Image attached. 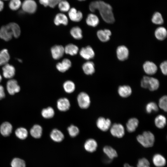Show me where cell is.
Segmentation results:
<instances>
[{"instance_id":"1","label":"cell","mask_w":167,"mask_h":167,"mask_svg":"<svg viewBox=\"0 0 167 167\" xmlns=\"http://www.w3.org/2000/svg\"><path fill=\"white\" fill-rule=\"evenodd\" d=\"M89 9L92 12L98 10L102 18L106 23L112 24L114 22L115 19L112 8L109 4L102 1H96L91 2Z\"/></svg>"},{"instance_id":"2","label":"cell","mask_w":167,"mask_h":167,"mask_svg":"<svg viewBox=\"0 0 167 167\" xmlns=\"http://www.w3.org/2000/svg\"><path fill=\"white\" fill-rule=\"evenodd\" d=\"M138 141L143 147L149 148L152 146L155 142V137L151 132H144L137 137Z\"/></svg>"},{"instance_id":"3","label":"cell","mask_w":167,"mask_h":167,"mask_svg":"<svg viewBox=\"0 0 167 167\" xmlns=\"http://www.w3.org/2000/svg\"><path fill=\"white\" fill-rule=\"evenodd\" d=\"M77 100L79 105L81 108H88L90 105V97L86 92H80L78 96Z\"/></svg>"},{"instance_id":"4","label":"cell","mask_w":167,"mask_h":167,"mask_svg":"<svg viewBox=\"0 0 167 167\" xmlns=\"http://www.w3.org/2000/svg\"><path fill=\"white\" fill-rule=\"evenodd\" d=\"M24 11L29 14L35 13L37 9V4L34 0H25L22 3Z\"/></svg>"},{"instance_id":"5","label":"cell","mask_w":167,"mask_h":167,"mask_svg":"<svg viewBox=\"0 0 167 167\" xmlns=\"http://www.w3.org/2000/svg\"><path fill=\"white\" fill-rule=\"evenodd\" d=\"M110 131L113 136L118 138L122 137L125 134L123 126L119 123H114L113 124L110 128Z\"/></svg>"},{"instance_id":"6","label":"cell","mask_w":167,"mask_h":167,"mask_svg":"<svg viewBox=\"0 0 167 167\" xmlns=\"http://www.w3.org/2000/svg\"><path fill=\"white\" fill-rule=\"evenodd\" d=\"M6 88L8 92L11 95L18 92L20 89L17 82L14 79H11L8 81L6 84Z\"/></svg>"},{"instance_id":"7","label":"cell","mask_w":167,"mask_h":167,"mask_svg":"<svg viewBox=\"0 0 167 167\" xmlns=\"http://www.w3.org/2000/svg\"><path fill=\"white\" fill-rule=\"evenodd\" d=\"M96 124L98 128L103 131H105L110 128L111 122L109 119H105L104 117H101L98 119Z\"/></svg>"},{"instance_id":"8","label":"cell","mask_w":167,"mask_h":167,"mask_svg":"<svg viewBox=\"0 0 167 167\" xmlns=\"http://www.w3.org/2000/svg\"><path fill=\"white\" fill-rule=\"evenodd\" d=\"M79 53L82 57L87 60L92 58L95 56V53L93 50L89 46L82 48Z\"/></svg>"},{"instance_id":"9","label":"cell","mask_w":167,"mask_h":167,"mask_svg":"<svg viewBox=\"0 0 167 167\" xmlns=\"http://www.w3.org/2000/svg\"><path fill=\"white\" fill-rule=\"evenodd\" d=\"M52 55L55 59H58L63 56L64 53V48L61 45H55L51 49Z\"/></svg>"},{"instance_id":"10","label":"cell","mask_w":167,"mask_h":167,"mask_svg":"<svg viewBox=\"0 0 167 167\" xmlns=\"http://www.w3.org/2000/svg\"><path fill=\"white\" fill-rule=\"evenodd\" d=\"M129 54V50L125 46H119L117 49V56L120 61H123L126 59L128 58Z\"/></svg>"},{"instance_id":"11","label":"cell","mask_w":167,"mask_h":167,"mask_svg":"<svg viewBox=\"0 0 167 167\" xmlns=\"http://www.w3.org/2000/svg\"><path fill=\"white\" fill-rule=\"evenodd\" d=\"M143 68L144 72L148 75L155 74L157 70L156 65L153 62L147 61L143 64Z\"/></svg>"},{"instance_id":"12","label":"cell","mask_w":167,"mask_h":167,"mask_svg":"<svg viewBox=\"0 0 167 167\" xmlns=\"http://www.w3.org/2000/svg\"><path fill=\"white\" fill-rule=\"evenodd\" d=\"M3 75L4 77L7 79L12 78L15 73V67L12 65L6 63L4 65L2 68Z\"/></svg>"},{"instance_id":"13","label":"cell","mask_w":167,"mask_h":167,"mask_svg":"<svg viewBox=\"0 0 167 167\" xmlns=\"http://www.w3.org/2000/svg\"><path fill=\"white\" fill-rule=\"evenodd\" d=\"M68 11L69 18L72 21L78 22L82 19L83 15L81 11H77L74 8L70 9Z\"/></svg>"},{"instance_id":"14","label":"cell","mask_w":167,"mask_h":167,"mask_svg":"<svg viewBox=\"0 0 167 167\" xmlns=\"http://www.w3.org/2000/svg\"><path fill=\"white\" fill-rule=\"evenodd\" d=\"M13 35L7 25L3 26L0 29V38L6 41H8L12 38Z\"/></svg>"},{"instance_id":"15","label":"cell","mask_w":167,"mask_h":167,"mask_svg":"<svg viewBox=\"0 0 167 167\" xmlns=\"http://www.w3.org/2000/svg\"><path fill=\"white\" fill-rule=\"evenodd\" d=\"M70 107V101L66 98H60L57 101V107L60 111H66L69 109Z\"/></svg>"},{"instance_id":"16","label":"cell","mask_w":167,"mask_h":167,"mask_svg":"<svg viewBox=\"0 0 167 167\" xmlns=\"http://www.w3.org/2000/svg\"><path fill=\"white\" fill-rule=\"evenodd\" d=\"M71 65V61L67 58H65L62 62H58L56 65V67L59 71L64 72L68 70Z\"/></svg>"},{"instance_id":"17","label":"cell","mask_w":167,"mask_h":167,"mask_svg":"<svg viewBox=\"0 0 167 167\" xmlns=\"http://www.w3.org/2000/svg\"><path fill=\"white\" fill-rule=\"evenodd\" d=\"M112 34L111 31L108 29L100 30L97 31V35L99 39L102 42H106L110 39Z\"/></svg>"},{"instance_id":"18","label":"cell","mask_w":167,"mask_h":167,"mask_svg":"<svg viewBox=\"0 0 167 167\" xmlns=\"http://www.w3.org/2000/svg\"><path fill=\"white\" fill-rule=\"evenodd\" d=\"M97 144L96 141L90 139L86 141L84 144L85 149L88 152H91L95 151L97 148Z\"/></svg>"},{"instance_id":"19","label":"cell","mask_w":167,"mask_h":167,"mask_svg":"<svg viewBox=\"0 0 167 167\" xmlns=\"http://www.w3.org/2000/svg\"><path fill=\"white\" fill-rule=\"evenodd\" d=\"M12 129V125L8 122H3L0 127V133L4 136H9L11 133Z\"/></svg>"},{"instance_id":"20","label":"cell","mask_w":167,"mask_h":167,"mask_svg":"<svg viewBox=\"0 0 167 167\" xmlns=\"http://www.w3.org/2000/svg\"><path fill=\"white\" fill-rule=\"evenodd\" d=\"M152 162L154 165L157 167H163L166 163L165 157L160 154L155 155L152 158Z\"/></svg>"},{"instance_id":"21","label":"cell","mask_w":167,"mask_h":167,"mask_svg":"<svg viewBox=\"0 0 167 167\" xmlns=\"http://www.w3.org/2000/svg\"><path fill=\"white\" fill-rule=\"evenodd\" d=\"M50 135L53 140L57 142H61L64 138V135L62 133L56 129H54L51 131Z\"/></svg>"},{"instance_id":"22","label":"cell","mask_w":167,"mask_h":167,"mask_svg":"<svg viewBox=\"0 0 167 167\" xmlns=\"http://www.w3.org/2000/svg\"><path fill=\"white\" fill-rule=\"evenodd\" d=\"M54 22L56 25H59L62 24L66 25L68 23V19L67 17L65 14L59 13L58 14L55 16Z\"/></svg>"},{"instance_id":"23","label":"cell","mask_w":167,"mask_h":167,"mask_svg":"<svg viewBox=\"0 0 167 167\" xmlns=\"http://www.w3.org/2000/svg\"><path fill=\"white\" fill-rule=\"evenodd\" d=\"M139 123V121L136 118H132L130 119L126 124L127 131L129 132H134L137 127Z\"/></svg>"},{"instance_id":"24","label":"cell","mask_w":167,"mask_h":167,"mask_svg":"<svg viewBox=\"0 0 167 167\" xmlns=\"http://www.w3.org/2000/svg\"><path fill=\"white\" fill-rule=\"evenodd\" d=\"M119 95L122 97H127L129 96L132 93V90L128 85L120 86L118 89Z\"/></svg>"},{"instance_id":"25","label":"cell","mask_w":167,"mask_h":167,"mask_svg":"<svg viewBox=\"0 0 167 167\" xmlns=\"http://www.w3.org/2000/svg\"><path fill=\"white\" fill-rule=\"evenodd\" d=\"M82 69L86 74L92 75L95 71L94 64L91 61H87L83 64Z\"/></svg>"},{"instance_id":"26","label":"cell","mask_w":167,"mask_h":167,"mask_svg":"<svg viewBox=\"0 0 167 167\" xmlns=\"http://www.w3.org/2000/svg\"><path fill=\"white\" fill-rule=\"evenodd\" d=\"M155 35L157 39L160 41L164 40L167 36V32L165 28L160 27L157 28L155 32Z\"/></svg>"},{"instance_id":"27","label":"cell","mask_w":167,"mask_h":167,"mask_svg":"<svg viewBox=\"0 0 167 167\" xmlns=\"http://www.w3.org/2000/svg\"><path fill=\"white\" fill-rule=\"evenodd\" d=\"M99 20L98 17L95 14H90L86 19V23L89 26L93 27L96 26L99 23Z\"/></svg>"},{"instance_id":"28","label":"cell","mask_w":167,"mask_h":167,"mask_svg":"<svg viewBox=\"0 0 167 167\" xmlns=\"http://www.w3.org/2000/svg\"><path fill=\"white\" fill-rule=\"evenodd\" d=\"M10 30L13 36L18 38L20 36L21 30L19 25L15 23H11L7 25Z\"/></svg>"},{"instance_id":"29","label":"cell","mask_w":167,"mask_h":167,"mask_svg":"<svg viewBox=\"0 0 167 167\" xmlns=\"http://www.w3.org/2000/svg\"><path fill=\"white\" fill-rule=\"evenodd\" d=\"M104 153L110 160H112L118 156L116 151L112 147L106 146L103 149Z\"/></svg>"},{"instance_id":"30","label":"cell","mask_w":167,"mask_h":167,"mask_svg":"<svg viewBox=\"0 0 167 167\" xmlns=\"http://www.w3.org/2000/svg\"><path fill=\"white\" fill-rule=\"evenodd\" d=\"M42 132V128L40 125H34L30 131V133L32 136L36 139L41 137Z\"/></svg>"},{"instance_id":"31","label":"cell","mask_w":167,"mask_h":167,"mask_svg":"<svg viewBox=\"0 0 167 167\" xmlns=\"http://www.w3.org/2000/svg\"><path fill=\"white\" fill-rule=\"evenodd\" d=\"M65 53L71 56L76 54L79 51L78 47L76 45L70 44L67 45L64 48Z\"/></svg>"},{"instance_id":"32","label":"cell","mask_w":167,"mask_h":167,"mask_svg":"<svg viewBox=\"0 0 167 167\" xmlns=\"http://www.w3.org/2000/svg\"><path fill=\"white\" fill-rule=\"evenodd\" d=\"M10 59V56L8 50L3 49L0 52V66L7 63Z\"/></svg>"},{"instance_id":"33","label":"cell","mask_w":167,"mask_h":167,"mask_svg":"<svg viewBox=\"0 0 167 167\" xmlns=\"http://www.w3.org/2000/svg\"><path fill=\"white\" fill-rule=\"evenodd\" d=\"M166 120L165 117L163 115H159L155 118V123L158 128L161 129L164 128L166 124Z\"/></svg>"},{"instance_id":"34","label":"cell","mask_w":167,"mask_h":167,"mask_svg":"<svg viewBox=\"0 0 167 167\" xmlns=\"http://www.w3.org/2000/svg\"><path fill=\"white\" fill-rule=\"evenodd\" d=\"M70 33L72 36L76 39H80L83 37L82 30L78 26L72 28L70 30Z\"/></svg>"},{"instance_id":"35","label":"cell","mask_w":167,"mask_h":167,"mask_svg":"<svg viewBox=\"0 0 167 167\" xmlns=\"http://www.w3.org/2000/svg\"><path fill=\"white\" fill-rule=\"evenodd\" d=\"M159 82L158 80L154 78L150 77L148 88L151 91L156 90L159 87Z\"/></svg>"},{"instance_id":"36","label":"cell","mask_w":167,"mask_h":167,"mask_svg":"<svg viewBox=\"0 0 167 167\" xmlns=\"http://www.w3.org/2000/svg\"><path fill=\"white\" fill-rule=\"evenodd\" d=\"M75 85L74 83L71 80L65 81L63 84V88L64 91L67 93L73 92L75 89Z\"/></svg>"},{"instance_id":"37","label":"cell","mask_w":167,"mask_h":167,"mask_svg":"<svg viewBox=\"0 0 167 167\" xmlns=\"http://www.w3.org/2000/svg\"><path fill=\"white\" fill-rule=\"evenodd\" d=\"M54 111L51 107L44 109L41 111V115L43 117L45 118H52L54 115Z\"/></svg>"},{"instance_id":"38","label":"cell","mask_w":167,"mask_h":167,"mask_svg":"<svg viewBox=\"0 0 167 167\" xmlns=\"http://www.w3.org/2000/svg\"><path fill=\"white\" fill-rule=\"evenodd\" d=\"M16 136L21 139H25L28 135V132L25 128L20 127L17 129L15 131Z\"/></svg>"},{"instance_id":"39","label":"cell","mask_w":167,"mask_h":167,"mask_svg":"<svg viewBox=\"0 0 167 167\" xmlns=\"http://www.w3.org/2000/svg\"><path fill=\"white\" fill-rule=\"evenodd\" d=\"M61 0H39L40 3L44 6L54 8Z\"/></svg>"},{"instance_id":"40","label":"cell","mask_w":167,"mask_h":167,"mask_svg":"<svg viewBox=\"0 0 167 167\" xmlns=\"http://www.w3.org/2000/svg\"><path fill=\"white\" fill-rule=\"evenodd\" d=\"M152 21L154 24L157 25L162 24L164 22L161 15L158 12H156L153 14L152 19Z\"/></svg>"},{"instance_id":"41","label":"cell","mask_w":167,"mask_h":167,"mask_svg":"<svg viewBox=\"0 0 167 167\" xmlns=\"http://www.w3.org/2000/svg\"><path fill=\"white\" fill-rule=\"evenodd\" d=\"M58 5L59 9L62 12H66L70 9V4L68 2L65 0H61Z\"/></svg>"},{"instance_id":"42","label":"cell","mask_w":167,"mask_h":167,"mask_svg":"<svg viewBox=\"0 0 167 167\" xmlns=\"http://www.w3.org/2000/svg\"><path fill=\"white\" fill-rule=\"evenodd\" d=\"M11 167H25V161L20 158H15L13 159L11 162Z\"/></svg>"},{"instance_id":"43","label":"cell","mask_w":167,"mask_h":167,"mask_svg":"<svg viewBox=\"0 0 167 167\" xmlns=\"http://www.w3.org/2000/svg\"><path fill=\"white\" fill-rule=\"evenodd\" d=\"M67 131L69 135L72 137L76 136L79 133L78 128L73 125H71L68 127Z\"/></svg>"},{"instance_id":"44","label":"cell","mask_w":167,"mask_h":167,"mask_svg":"<svg viewBox=\"0 0 167 167\" xmlns=\"http://www.w3.org/2000/svg\"><path fill=\"white\" fill-rule=\"evenodd\" d=\"M22 3L20 0H11L9 6L10 9L15 11L18 10L21 6Z\"/></svg>"},{"instance_id":"45","label":"cell","mask_w":167,"mask_h":167,"mask_svg":"<svg viewBox=\"0 0 167 167\" xmlns=\"http://www.w3.org/2000/svg\"><path fill=\"white\" fill-rule=\"evenodd\" d=\"M158 110L157 105L154 102H150L148 103L146 106V110L148 113H150L153 111L157 112Z\"/></svg>"},{"instance_id":"46","label":"cell","mask_w":167,"mask_h":167,"mask_svg":"<svg viewBox=\"0 0 167 167\" xmlns=\"http://www.w3.org/2000/svg\"><path fill=\"white\" fill-rule=\"evenodd\" d=\"M167 97L166 96H164L159 100V106L161 109L166 112L167 108Z\"/></svg>"},{"instance_id":"47","label":"cell","mask_w":167,"mask_h":167,"mask_svg":"<svg viewBox=\"0 0 167 167\" xmlns=\"http://www.w3.org/2000/svg\"><path fill=\"white\" fill-rule=\"evenodd\" d=\"M150 164L148 159L143 158L138 161L137 167H150Z\"/></svg>"},{"instance_id":"48","label":"cell","mask_w":167,"mask_h":167,"mask_svg":"<svg viewBox=\"0 0 167 167\" xmlns=\"http://www.w3.org/2000/svg\"><path fill=\"white\" fill-rule=\"evenodd\" d=\"M150 77L144 76L141 82V86L144 88H148V82Z\"/></svg>"},{"instance_id":"49","label":"cell","mask_w":167,"mask_h":167,"mask_svg":"<svg viewBox=\"0 0 167 167\" xmlns=\"http://www.w3.org/2000/svg\"><path fill=\"white\" fill-rule=\"evenodd\" d=\"M160 68L162 73L166 75L167 73V62L166 61H164L160 65Z\"/></svg>"},{"instance_id":"50","label":"cell","mask_w":167,"mask_h":167,"mask_svg":"<svg viewBox=\"0 0 167 167\" xmlns=\"http://www.w3.org/2000/svg\"><path fill=\"white\" fill-rule=\"evenodd\" d=\"M5 95L4 88L2 85H0V100L3 98Z\"/></svg>"},{"instance_id":"51","label":"cell","mask_w":167,"mask_h":167,"mask_svg":"<svg viewBox=\"0 0 167 167\" xmlns=\"http://www.w3.org/2000/svg\"><path fill=\"white\" fill-rule=\"evenodd\" d=\"M4 6V4L3 2L1 0H0V11L3 10Z\"/></svg>"},{"instance_id":"52","label":"cell","mask_w":167,"mask_h":167,"mask_svg":"<svg viewBox=\"0 0 167 167\" xmlns=\"http://www.w3.org/2000/svg\"><path fill=\"white\" fill-rule=\"evenodd\" d=\"M124 167H134L130 165L129 164L127 163H126L124 165Z\"/></svg>"},{"instance_id":"53","label":"cell","mask_w":167,"mask_h":167,"mask_svg":"<svg viewBox=\"0 0 167 167\" xmlns=\"http://www.w3.org/2000/svg\"><path fill=\"white\" fill-rule=\"evenodd\" d=\"M2 76H1V75L0 74V82H1V81L2 80Z\"/></svg>"},{"instance_id":"54","label":"cell","mask_w":167,"mask_h":167,"mask_svg":"<svg viewBox=\"0 0 167 167\" xmlns=\"http://www.w3.org/2000/svg\"><path fill=\"white\" fill-rule=\"evenodd\" d=\"M18 60L20 62H22V60L21 59H18Z\"/></svg>"},{"instance_id":"55","label":"cell","mask_w":167,"mask_h":167,"mask_svg":"<svg viewBox=\"0 0 167 167\" xmlns=\"http://www.w3.org/2000/svg\"><path fill=\"white\" fill-rule=\"evenodd\" d=\"M79 0V1H85V0Z\"/></svg>"},{"instance_id":"56","label":"cell","mask_w":167,"mask_h":167,"mask_svg":"<svg viewBox=\"0 0 167 167\" xmlns=\"http://www.w3.org/2000/svg\"></svg>"}]
</instances>
